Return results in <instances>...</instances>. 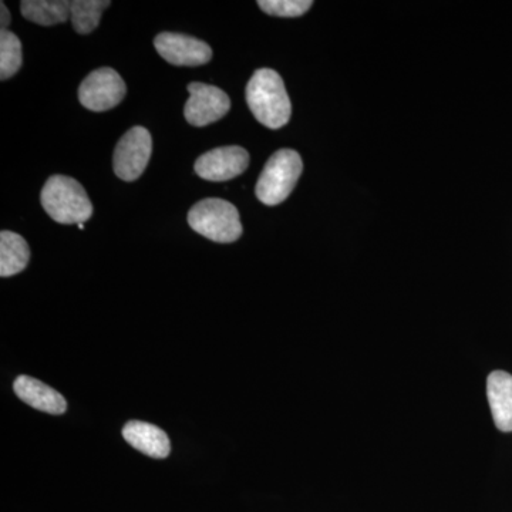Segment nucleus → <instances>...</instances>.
<instances>
[{"instance_id": "15", "label": "nucleus", "mask_w": 512, "mask_h": 512, "mask_svg": "<svg viewBox=\"0 0 512 512\" xmlns=\"http://www.w3.org/2000/svg\"><path fill=\"white\" fill-rule=\"evenodd\" d=\"M109 0H74L70 8V20L80 35H89L99 26L101 15L109 8Z\"/></svg>"}, {"instance_id": "4", "label": "nucleus", "mask_w": 512, "mask_h": 512, "mask_svg": "<svg viewBox=\"0 0 512 512\" xmlns=\"http://www.w3.org/2000/svg\"><path fill=\"white\" fill-rule=\"evenodd\" d=\"M303 171L302 158L296 151L279 150L269 158L256 183L255 194L265 205H278L292 194Z\"/></svg>"}, {"instance_id": "11", "label": "nucleus", "mask_w": 512, "mask_h": 512, "mask_svg": "<svg viewBox=\"0 0 512 512\" xmlns=\"http://www.w3.org/2000/svg\"><path fill=\"white\" fill-rule=\"evenodd\" d=\"M487 397L495 427L504 433L512 431V375L495 370L487 379Z\"/></svg>"}, {"instance_id": "18", "label": "nucleus", "mask_w": 512, "mask_h": 512, "mask_svg": "<svg viewBox=\"0 0 512 512\" xmlns=\"http://www.w3.org/2000/svg\"><path fill=\"white\" fill-rule=\"evenodd\" d=\"M0 10H2V30H8L10 25V13L8 8H6L5 3H0Z\"/></svg>"}, {"instance_id": "7", "label": "nucleus", "mask_w": 512, "mask_h": 512, "mask_svg": "<svg viewBox=\"0 0 512 512\" xmlns=\"http://www.w3.org/2000/svg\"><path fill=\"white\" fill-rule=\"evenodd\" d=\"M188 93L190 99L185 104L184 116L191 126H208L221 120L231 109L228 94L211 84H188Z\"/></svg>"}, {"instance_id": "12", "label": "nucleus", "mask_w": 512, "mask_h": 512, "mask_svg": "<svg viewBox=\"0 0 512 512\" xmlns=\"http://www.w3.org/2000/svg\"><path fill=\"white\" fill-rule=\"evenodd\" d=\"M124 440L131 447L148 457L165 458L170 456L171 443L165 431L146 421H130L123 429Z\"/></svg>"}, {"instance_id": "1", "label": "nucleus", "mask_w": 512, "mask_h": 512, "mask_svg": "<svg viewBox=\"0 0 512 512\" xmlns=\"http://www.w3.org/2000/svg\"><path fill=\"white\" fill-rule=\"evenodd\" d=\"M247 103L255 119L271 130L286 126L291 119V100L275 70H256L247 86Z\"/></svg>"}, {"instance_id": "5", "label": "nucleus", "mask_w": 512, "mask_h": 512, "mask_svg": "<svg viewBox=\"0 0 512 512\" xmlns=\"http://www.w3.org/2000/svg\"><path fill=\"white\" fill-rule=\"evenodd\" d=\"M153 151V138L144 127H133L114 150V173L123 181H136L146 171Z\"/></svg>"}, {"instance_id": "16", "label": "nucleus", "mask_w": 512, "mask_h": 512, "mask_svg": "<svg viewBox=\"0 0 512 512\" xmlns=\"http://www.w3.org/2000/svg\"><path fill=\"white\" fill-rule=\"evenodd\" d=\"M22 67V43L10 30H0V79L8 80Z\"/></svg>"}, {"instance_id": "9", "label": "nucleus", "mask_w": 512, "mask_h": 512, "mask_svg": "<svg viewBox=\"0 0 512 512\" xmlns=\"http://www.w3.org/2000/svg\"><path fill=\"white\" fill-rule=\"evenodd\" d=\"M158 55L174 66H201L212 59V49L207 43L183 33H160L154 39Z\"/></svg>"}, {"instance_id": "10", "label": "nucleus", "mask_w": 512, "mask_h": 512, "mask_svg": "<svg viewBox=\"0 0 512 512\" xmlns=\"http://www.w3.org/2000/svg\"><path fill=\"white\" fill-rule=\"evenodd\" d=\"M13 389H15L16 396L33 409L55 414V416L66 413L67 402L63 394L56 392L55 389L40 380L30 376H19L13 384Z\"/></svg>"}, {"instance_id": "3", "label": "nucleus", "mask_w": 512, "mask_h": 512, "mask_svg": "<svg viewBox=\"0 0 512 512\" xmlns=\"http://www.w3.org/2000/svg\"><path fill=\"white\" fill-rule=\"evenodd\" d=\"M188 224L202 237L218 244H231L242 235L237 208L231 202L220 198H207L197 202L188 212Z\"/></svg>"}, {"instance_id": "8", "label": "nucleus", "mask_w": 512, "mask_h": 512, "mask_svg": "<svg viewBox=\"0 0 512 512\" xmlns=\"http://www.w3.org/2000/svg\"><path fill=\"white\" fill-rule=\"evenodd\" d=\"M249 154L245 148L228 146L214 148L202 154L195 163V173L207 181L221 183L238 177L247 171Z\"/></svg>"}, {"instance_id": "14", "label": "nucleus", "mask_w": 512, "mask_h": 512, "mask_svg": "<svg viewBox=\"0 0 512 512\" xmlns=\"http://www.w3.org/2000/svg\"><path fill=\"white\" fill-rule=\"evenodd\" d=\"M72 2L66 0H23L20 12L23 18L40 26H53L70 19Z\"/></svg>"}, {"instance_id": "13", "label": "nucleus", "mask_w": 512, "mask_h": 512, "mask_svg": "<svg viewBox=\"0 0 512 512\" xmlns=\"http://www.w3.org/2000/svg\"><path fill=\"white\" fill-rule=\"evenodd\" d=\"M30 249L25 238L10 231L0 232V276L18 275L29 264Z\"/></svg>"}, {"instance_id": "6", "label": "nucleus", "mask_w": 512, "mask_h": 512, "mask_svg": "<svg viewBox=\"0 0 512 512\" xmlns=\"http://www.w3.org/2000/svg\"><path fill=\"white\" fill-rule=\"evenodd\" d=\"M127 87L119 73L111 67H101L90 73L79 87V100L87 110L107 111L119 106Z\"/></svg>"}, {"instance_id": "17", "label": "nucleus", "mask_w": 512, "mask_h": 512, "mask_svg": "<svg viewBox=\"0 0 512 512\" xmlns=\"http://www.w3.org/2000/svg\"><path fill=\"white\" fill-rule=\"evenodd\" d=\"M311 0H259L258 6L265 13L279 18H298L312 8Z\"/></svg>"}, {"instance_id": "2", "label": "nucleus", "mask_w": 512, "mask_h": 512, "mask_svg": "<svg viewBox=\"0 0 512 512\" xmlns=\"http://www.w3.org/2000/svg\"><path fill=\"white\" fill-rule=\"evenodd\" d=\"M43 208L59 224H84L93 215V205L79 181L66 175H53L40 194Z\"/></svg>"}, {"instance_id": "19", "label": "nucleus", "mask_w": 512, "mask_h": 512, "mask_svg": "<svg viewBox=\"0 0 512 512\" xmlns=\"http://www.w3.org/2000/svg\"><path fill=\"white\" fill-rule=\"evenodd\" d=\"M77 227H79V229H84V224H79Z\"/></svg>"}]
</instances>
